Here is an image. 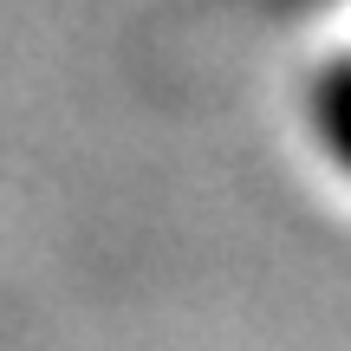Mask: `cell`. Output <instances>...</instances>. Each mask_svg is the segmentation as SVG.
<instances>
[{"label":"cell","mask_w":351,"mask_h":351,"mask_svg":"<svg viewBox=\"0 0 351 351\" xmlns=\"http://www.w3.org/2000/svg\"><path fill=\"white\" fill-rule=\"evenodd\" d=\"M313 130H319V150L351 176V59H332L313 78Z\"/></svg>","instance_id":"1"}]
</instances>
